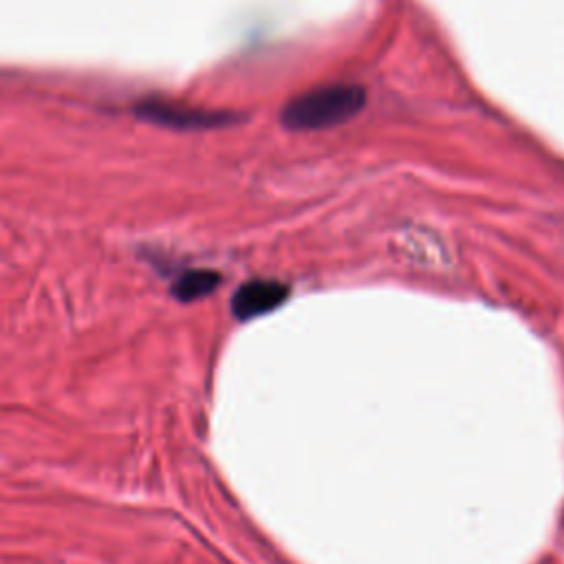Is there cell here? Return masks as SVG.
Wrapping results in <instances>:
<instances>
[{
	"label": "cell",
	"instance_id": "obj_1",
	"mask_svg": "<svg viewBox=\"0 0 564 564\" xmlns=\"http://www.w3.org/2000/svg\"><path fill=\"white\" fill-rule=\"evenodd\" d=\"M366 104V91L357 84H327L298 95L282 108V126L289 130H324L349 122Z\"/></svg>",
	"mask_w": 564,
	"mask_h": 564
},
{
	"label": "cell",
	"instance_id": "obj_2",
	"mask_svg": "<svg viewBox=\"0 0 564 564\" xmlns=\"http://www.w3.org/2000/svg\"><path fill=\"white\" fill-rule=\"evenodd\" d=\"M139 117L148 119L157 126L177 128V130H203V128H221L234 122L232 113L203 111L188 104H177L168 100H146L137 106Z\"/></svg>",
	"mask_w": 564,
	"mask_h": 564
},
{
	"label": "cell",
	"instance_id": "obj_3",
	"mask_svg": "<svg viewBox=\"0 0 564 564\" xmlns=\"http://www.w3.org/2000/svg\"><path fill=\"white\" fill-rule=\"evenodd\" d=\"M289 296V287L278 280H249L232 298V311L238 320L260 318L278 309Z\"/></svg>",
	"mask_w": 564,
	"mask_h": 564
},
{
	"label": "cell",
	"instance_id": "obj_4",
	"mask_svg": "<svg viewBox=\"0 0 564 564\" xmlns=\"http://www.w3.org/2000/svg\"><path fill=\"white\" fill-rule=\"evenodd\" d=\"M221 276L216 271H208V269H194V271H186L181 274L179 280L175 282V296L183 302H192L199 300L203 296H210L212 291L219 287Z\"/></svg>",
	"mask_w": 564,
	"mask_h": 564
}]
</instances>
